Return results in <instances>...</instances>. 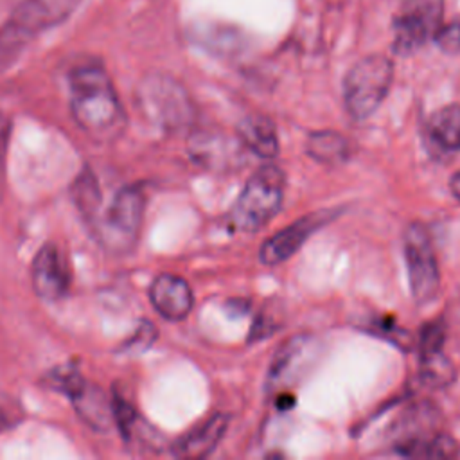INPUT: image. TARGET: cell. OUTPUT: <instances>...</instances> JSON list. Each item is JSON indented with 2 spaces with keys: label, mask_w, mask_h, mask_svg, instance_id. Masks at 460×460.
I'll return each mask as SVG.
<instances>
[{
  "label": "cell",
  "mask_w": 460,
  "mask_h": 460,
  "mask_svg": "<svg viewBox=\"0 0 460 460\" xmlns=\"http://www.w3.org/2000/svg\"><path fill=\"white\" fill-rule=\"evenodd\" d=\"M70 111L77 126L95 142H113L126 128L128 117L106 70L84 63L68 74Z\"/></svg>",
  "instance_id": "1"
},
{
  "label": "cell",
  "mask_w": 460,
  "mask_h": 460,
  "mask_svg": "<svg viewBox=\"0 0 460 460\" xmlns=\"http://www.w3.org/2000/svg\"><path fill=\"white\" fill-rule=\"evenodd\" d=\"M142 115L165 131H180L194 120V102L185 86L164 72L146 74L135 90Z\"/></svg>",
  "instance_id": "2"
},
{
  "label": "cell",
  "mask_w": 460,
  "mask_h": 460,
  "mask_svg": "<svg viewBox=\"0 0 460 460\" xmlns=\"http://www.w3.org/2000/svg\"><path fill=\"white\" fill-rule=\"evenodd\" d=\"M286 189L282 169L273 164L259 167L244 183L230 208V225L239 232H259L280 210Z\"/></svg>",
  "instance_id": "3"
},
{
  "label": "cell",
  "mask_w": 460,
  "mask_h": 460,
  "mask_svg": "<svg viewBox=\"0 0 460 460\" xmlns=\"http://www.w3.org/2000/svg\"><path fill=\"white\" fill-rule=\"evenodd\" d=\"M146 198L135 185L120 187L104 210H97L88 221L97 241L111 253L129 252L140 235Z\"/></svg>",
  "instance_id": "4"
},
{
  "label": "cell",
  "mask_w": 460,
  "mask_h": 460,
  "mask_svg": "<svg viewBox=\"0 0 460 460\" xmlns=\"http://www.w3.org/2000/svg\"><path fill=\"white\" fill-rule=\"evenodd\" d=\"M394 81V63L383 54L356 61L343 77V104L356 120L368 119L385 101Z\"/></svg>",
  "instance_id": "5"
},
{
  "label": "cell",
  "mask_w": 460,
  "mask_h": 460,
  "mask_svg": "<svg viewBox=\"0 0 460 460\" xmlns=\"http://www.w3.org/2000/svg\"><path fill=\"white\" fill-rule=\"evenodd\" d=\"M402 250L411 296L419 305L429 304L438 293L440 273L429 232L422 223H410L406 226Z\"/></svg>",
  "instance_id": "6"
},
{
  "label": "cell",
  "mask_w": 460,
  "mask_h": 460,
  "mask_svg": "<svg viewBox=\"0 0 460 460\" xmlns=\"http://www.w3.org/2000/svg\"><path fill=\"white\" fill-rule=\"evenodd\" d=\"M442 0H406L394 16V52L408 56L435 38L442 25Z\"/></svg>",
  "instance_id": "7"
},
{
  "label": "cell",
  "mask_w": 460,
  "mask_h": 460,
  "mask_svg": "<svg viewBox=\"0 0 460 460\" xmlns=\"http://www.w3.org/2000/svg\"><path fill=\"white\" fill-rule=\"evenodd\" d=\"M81 0H23L0 31V41L16 43L66 20Z\"/></svg>",
  "instance_id": "8"
},
{
  "label": "cell",
  "mask_w": 460,
  "mask_h": 460,
  "mask_svg": "<svg viewBox=\"0 0 460 460\" xmlns=\"http://www.w3.org/2000/svg\"><path fill=\"white\" fill-rule=\"evenodd\" d=\"M331 217H334V212H329V210L305 214L304 217H300L295 223L284 226L277 234L270 235L261 244V250H259L261 262H264L268 266H273V264H280V262L288 261Z\"/></svg>",
  "instance_id": "9"
},
{
  "label": "cell",
  "mask_w": 460,
  "mask_h": 460,
  "mask_svg": "<svg viewBox=\"0 0 460 460\" xmlns=\"http://www.w3.org/2000/svg\"><path fill=\"white\" fill-rule=\"evenodd\" d=\"M31 284L34 293L45 302H58L68 291V268L56 244H43L34 255Z\"/></svg>",
  "instance_id": "10"
},
{
  "label": "cell",
  "mask_w": 460,
  "mask_h": 460,
  "mask_svg": "<svg viewBox=\"0 0 460 460\" xmlns=\"http://www.w3.org/2000/svg\"><path fill=\"white\" fill-rule=\"evenodd\" d=\"M149 298L153 307L171 322L183 320L194 305L190 286L181 277L172 273H160L151 282Z\"/></svg>",
  "instance_id": "11"
},
{
  "label": "cell",
  "mask_w": 460,
  "mask_h": 460,
  "mask_svg": "<svg viewBox=\"0 0 460 460\" xmlns=\"http://www.w3.org/2000/svg\"><path fill=\"white\" fill-rule=\"evenodd\" d=\"M426 140L437 155H451L460 151V104H446L438 108L426 122Z\"/></svg>",
  "instance_id": "12"
},
{
  "label": "cell",
  "mask_w": 460,
  "mask_h": 460,
  "mask_svg": "<svg viewBox=\"0 0 460 460\" xmlns=\"http://www.w3.org/2000/svg\"><path fill=\"white\" fill-rule=\"evenodd\" d=\"M230 417L226 413H216L189 435L181 437L174 444V455L180 458H205L210 455L228 428Z\"/></svg>",
  "instance_id": "13"
},
{
  "label": "cell",
  "mask_w": 460,
  "mask_h": 460,
  "mask_svg": "<svg viewBox=\"0 0 460 460\" xmlns=\"http://www.w3.org/2000/svg\"><path fill=\"white\" fill-rule=\"evenodd\" d=\"M237 138L253 155L271 160L279 155L277 128L266 115H248L237 126Z\"/></svg>",
  "instance_id": "14"
},
{
  "label": "cell",
  "mask_w": 460,
  "mask_h": 460,
  "mask_svg": "<svg viewBox=\"0 0 460 460\" xmlns=\"http://www.w3.org/2000/svg\"><path fill=\"white\" fill-rule=\"evenodd\" d=\"M305 153L325 165H338L350 158L352 142L332 129H320L309 133L305 140Z\"/></svg>",
  "instance_id": "15"
},
{
  "label": "cell",
  "mask_w": 460,
  "mask_h": 460,
  "mask_svg": "<svg viewBox=\"0 0 460 460\" xmlns=\"http://www.w3.org/2000/svg\"><path fill=\"white\" fill-rule=\"evenodd\" d=\"M72 401L90 426L97 429H106L110 426V402L106 401L102 392L97 390V386H90L84 383L83 388L72 397Z\"/></svg>",
  "instance_id": "16"
},
{
  "label": "cell",
  "mask_w": 460,
  "mask_h": 460,
  "mask_svg": "<svg viewBox=\"0 0 460 460\" xmlns=\"http://www.w3.org/2000/svg\"><path fill=\"white\" fill-rule=\"evenodd\" d=\"M311 340L307 338H291L289 341H286L270 368L271 385L286 381L293 374V368L304 363V358H307L305 354L311 350Z\"/></svg>",
  "instance_id": "17"
},
{
  "label": "cell",
  "mask_w": 460,
  "mask_h": 460,
  "mask_svg": "<svg viewBox=\"0 0 460 460\" xmlns=\"http://www.w3.org/2000/svg\"><path fill=\"white\" fill-rule=\"evenodd\" d=\"M239 142V138H237ZM235 142L228 140L226 137H212V135H199L192 140V155L196 160L203 162L205 165H225V162H232L235 156Z\"/></svg>",
  "instance_id": "18"
},
{
  "label": "cell",
  "mask_w": 460,
  "mask_h": 460,
  "mask_svg": "<svg viewBox=\"0 0 460 460\" xmlns=\"http://www.w3.org/2000/svg\"><path fill=\"white\" fill-rule=\"evenodd\" d=\"M419 356H420V381L426 386L433 390H440L451 385V381L455 379V367L451 365V361L446 358L442 350L426 352Z\"/></svg>",
  "instance_id": "19"
},
{
  "label": "cell",
  "mask_w": 460,
  "mask_h": 460,
  "mask_svg": "<svg viewBox=\"0 0 460 460\" xmlns=\"http://www.w3.org/2000/svg\"><path fill=\"white\" fill-rule=\"evenodd\" d=\"M444 323L440 320L429 322L422 327L420 331V340H419V354H426V352H435V350H442V343H444Z\"/></svg>",
  "instance_id": "20"
},
{
  "label": "cell",
  "mask_w": 460,
  "mask_h": 460,
  "mask_svg": "<svg viewBox=\"0 0 460 460\" xmlns=\"http://www.w3.org/2000/svg\"><path fill=\"white\" fill-rule=\"evenodd\" d=\"M458 453L456 442L444 433L429 437L426 449H424V458H453Z\"/></svg>",
  "instance_id": "21"
},
{
  "label": "cell",
  "mask_w": 460,
  "mask_h": 460,
  "mask_svg": "<svg viewBox=\"0 0 460 460\" xmlns=\"http://www.w3.org/2000/svg\"><path fill=\"white\" fill-rule=\"evenodd\" d=\"M433 40L444 52L458 54L460 52V18H456L446 25L442 23Z\"/></svg>",
  "instance_id": "22"
},
{
  "label": "cell",
  "mask_w": 460,
  "mask_h": 460,
  "mask_svg": "<svg viewBox=\"0 0 460 460\" xmlns=\"http://www.w3.org/2000/svg\"><path fill=\"white\" fill-rule=\"evenodd\" d=\"M155 338H156V329L153 327V323L142 322L140 327L137 329V332L133 334V338L126 343V350H129V352H142L147 347H151Z\"/></svg>",
  "instance_id": "23"
},
{
  "label": "cell",
  "mask_w": 460,
  "mask_h": 460,
  "mask_svg": "<svg viewBox=\"0 0 460 460\" xmlns=\"http://www.w3.org/2000/svg\"><path fill=\"white\" fill-rule=\"evenodd\" d=\"M5 138H7V124H5V120L0 117V169H2V162H4Z\"/></svg>",
  "instance_id": "24"
},
{
  "label": "cell",
  "mask_w": 460,
  "mask_h": 460,
  "mask_svg": "<svg viewBox=\"0 0 460 460\" xmlns=\"http://www.w3.org/2000/svg\"><path fill=\"white\" fill-rule=\"evenodd\" d=\"M449 189H451L453 196H455L456 199H460V171L451 176V180H449Z\"/></svg>",
  "instance_id": "25"
}]
</instances>
